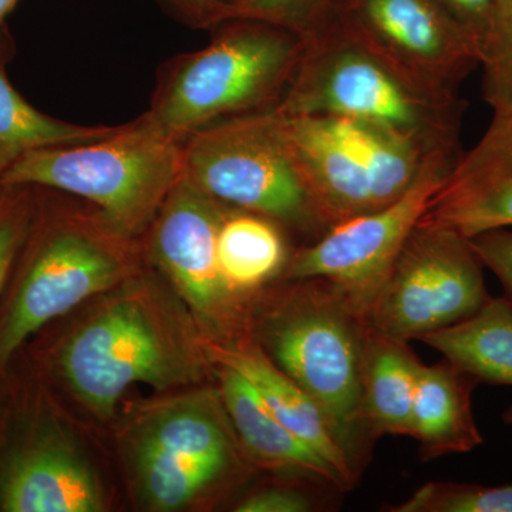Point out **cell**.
<instances>
[{
  "label": "cell",
  "instance_id": "obj_15",
  "mask_svg": "<svg viewBox=\"0 0 512 512\" xmlns=\"http://www.w3.org/2000/svg\"><path fill=\"white\" fill-rule=\"evenodd\" d=\"M0 466V511L99 512L103 494L89 464L62 433L36 424Z\"/></svg>",
  "mask_w": 512,
  "mask_h": 512
},
{
  "label": "cell",
  "instance_id": "obj_6",
  "mask_svg": "<svg viewBox=\"0 0 512 512\" xmlns=\"http://www.w3.org/2000/svg\"><path fill=\"white\" fill-rule=\"evenodd\" d=\"M183 177L229 210L251 212L313 241L330 228L275 109L195 131L183 143Z\"/></svg>",
  "mask_w": 512,
  "mask_h": 512
},
{
  "label": "cell",
  "instance_id": "obj_2",
  "mask_svg": "<svg viewBox=\"0 0 512 512\" xmlns=\"http://www.w3.org/2000/svg\"><path fill=\"white\" fill-rule=\"evenodd\" d=\"M211 32L207 46L161 64L143 114L178 143L217 121L278 107L305 46L302 36L261 20L229 19Z\"/></svg>",
  "mask_w": 512,
  "mask_h": 512
},
{
  "label": "cell",
  "instance_id": "obj_3",
  "mask_svg": "<svg viewBox=\"0 0 512 512\" xmlns=\"http://www.w3.org/2000/svg\"><path fill=\"white\" fill-rule=\"evenodd\" d=\"M35 191V214L16 261L15 285L0 315V372L47 323L119 284L130 261L131 238L97 208L77 214L56 205L50 188Z\"/></svg>",
  "mask_w": 512,
  "mask_h": 512
},
{
  "label": "cell",
  "instance_id": "obj_8",
  "mask_svg": "<svg viewBox=\"0 0 512 512\" xmlns=\"http://www.w3.org/2000/svg\"><path fill=\"white\" fill-rule=\"evenodd\" d=\"M281 117L293 156L330 227L399 200L436 161H457L367 121Z\"/></svg>",
  "mask_w": 512,
  "mask_h": 512
},
{
  "label": "cell",
  "instance_id": "obj_24",
  "mask_svg": "<svg viewBox=\"0 0 512 512\" xmlns=\"http://www.w3.org/2000/svg\"><path fill=\"white\" fill-rule=\"evenodd\" d=\"M484 99L494 111L512 109V0H494L481 46Z\"/></svg>",
  "mask_w": 512,
  "mask_h": 512
},
{
  "label": "cell",
  "instance_id": "obj_1",
  "mask_svg": "<svg viewBox=\"0 0 512 512\" xmlns=\"http://www.w3.org/2000/svg\"><path fill=\"white\" fill-rule=\"evenodd\" d=\"M286 117L367 121L409 138L436 156L460 158L464 101L424 86L336 19L305 39L284 99Z\"/></svg>",
  "mask_w": 512,
  "mask_h": 512
},
{
  "label": "cell",
  "instance_id": "obj_21",
  "mask_svg": "<svg viewBox=\"0 0 512 512\" xmlns=\"http://www.w3.org/2000/svg\"><path fill=\"white\" fill-rule=\"evenodd\" d=\"M15 52V40L5 26L0 30V177L30 151L97 140L114 128L67 123L37 110L10 83L8 66Z\"/></svg>",
  "mask_w": 512,
  "mask_h": 512
},
{
  "label": "cell",
  "instance_id": "obj_20",
  "mask_svg": "<svg viewBox=\"0 0 512 512\" xmlns=\"http://www.w3.org/2000/svg\"><path fill=\"white\" fill-rule=\"evenodd\" d=\"M421 340L478 383L512 386V303L505 296Z\"/></svg>",
  "mask_w": 512,
  "mask_h": 512
},
{
  "label": "cell",
  "instance_id": "obj_23",
  "mask_svg": "<svg viewBox=\"0 0 512 512\" xmlns=\"http://www.w3.org/2000/svg\"><path fill=\"white\" fill-rule=\"evenodd\" d=\"M392 512H512V484L427 483Z\"/></svg>",
  "mask_w": 512,
  "mask_h": 512
},
{
  "label": "cell",
  "instance_id": "obj_10",
  "mask_svg": "<svg viewBox=\"0 0 512 512\" xmlns=\"http://www.w3.org/2000/svg\"><path fill=\"white\" fill-rule=\"evenodd\" d=\"M220 402L208 392L177 397L138 421L130 458L147 508L181 510L235 466L234 440Z\"/></svg>",
  "mask_w": 512,
  "mask_h": 512
},
{
  "label": "cell",
  "instance_id": "obj_17",
  "mask_svg": "<svg viewBox=\"0 0 512 512\" xmlns=\"http://www.w3.org/2000/svg\"><path fill=\"white\" fill-rule=\"evenodd\" d=\"M220 362L237 369L254 386L272 416L353 487L357 476L355 468L336 440L325 413L295 380L282 372L262 350L249 346L225 350Z\"/></svg>",
  "mask_w": 512,
  "mask_h": 512
},
{
  "label": "cell",
  "instance_id": "obj_25",
  "mask_svg": "<svg viewBox=\"0 0 512 512\" xmlns=\"http://www.w3.org/2000/svg\"><path fill=\"white\" fill-rule=\"evenodd\" d=\"M35 205L36 191L32 185L0 187V296L15 271L32 224Z\"/></svg>",
  "mask_w": 512,
  "mask_h": 512
},
{
  "label": "cell",
  "instance_id": "obj_29",
  "mask_svg": "<svg viewBox=\"0 0 512 512\" xmlns=\"http://www.w3.org/2000/svg\"><path fill=\"white\" fill-rule=\"evenodd\" d=\"M313 507L309 495L293 488H266L248 495L235 508L238 512H306Z\"/></svg>",
  "mask_w": 512,
  "mask_h": 512
},
{
  "label": "cell",
  "instance_id": "obj_26",
  "mask_svg": "<svg viewBox=\"0 0 512 512\" xmlns=\"http://www.w3.org/2000/svg\"><path fill=\"white\" fill-rule=\"evenodd\" d=\"M329 0H241L235 18L261 20L308 39L328 28L333 16Z\"/></svg>",
  "mask_w": 512,
  "mask_h": 512
},
{
  "label": "cell",
  "instance_id": "obj_12",
  "mask_svg": "<svg viewBox=\"0 0 512 512\" xmlns=\"http://www.w3.org/2000/svg\"><path fill=\"white\" fill-rule=\"evenodd\" d=\"M339 22L436 92L458 94L480 45L437 0H348Z\"/></svg>",
  "mask_w": 512,
  "mask_h": 512
},
{
  "label": "cell",
  "instance_id": "obj_22",
  "mask_svg": "<svg viewBox=\"0 0 512 512\" xmlns=\"http://www.w3.org/2000/svg\"><path fill=\"white\" fill-rule=\"evenodd\" d=\"M217 258L229 288L247 292L288 264V248L275 222L251 212L228 210L218 231Z\"/></svg>",
  "mask_w": 512,
  "mask_h": 512
},
{
  "label": "cell",
  "instance_id": "obj_33",
  "mask_svg": "<svg viewBox=\"0 0 512 512\" xmlns=\"http://www.w3.org/2000/svg\"><path fill=\"white\" fill-rule=\"evenodd\" d=\"M0 187H2V185H0Z\"/></svg>",
  "mask_w": 512,
  "mask_h": 512
},
{
  "label": "cell",
  "instance_id": "obj_31",
  "mask_svg": "<svg viewBox=\"0 0 512 512\" xmlns=\"http://www.w3.org/2000/svg\"><path fill=\"white\" fill-rule=\"evenodd\" d=\"M19 0H0V30L5 28L6 19L12 10L15 9V6L18 5Z\"/></svg>",
  "mask_w": 512,
  "mask_h": 512
},
{
  "label": "cell",
  "instance_id": "obj_7",
  "mask_svg": "<svg viewBox=\"0 0 512 512\" xmlns=\"http://www.w3.org/2000/svg\"><path fill=\"white\" fill-rule=\"evenodd\" d=\"M198 357L177 323L147 291L114 296L74 330L56 366L80 402L100 419L136 383L170 389L197 379Z\"/></svg>",
  "mask_w": 512,
  "mask_h": 512
},
{
  "label": "cell",
  "instance_id": "obj_9",
  "mask_svg": "<svg viewBox=\"0 0 512 512\" xmlns=\"http://www.w3.org/2000/svg\"><path fill=\"white\" fill-rule=\"evenodd\" d=\"M483 268L470 239L417 225L370 306L366 325L409 343L456 325L491 298Z\"/></svg>",
  "mask_w": 512,
  "mask_h": 512
},
{
  "label": "cell",
  "instance_id": "obj_18",
  "mask_svg": "<svg viewBox=\"0 0 512 512\" xmlns=\"http://www.w3.org/2000/svg\"><path fill=\"white\" fill-rule=\"evenodd\" d=\"M477 384L448 360L421 366L410 436L419 443L421 460L470 453L483 444L471 407Z\"/></svg>",
  "mask_w": 512,
  "mask_h": 512
},
{
  "label": "cell",
  "instance_id": "obj_28",
  "mask_svg": "<svg viewBox=\"0 0 512 512\" xmlns=\"http://www.w3.org/2000/svg\"><path fill=\"white\" fill-rule=\"evenodd\" d=\"M178 22L192 29H212L235 19L241 0H157Z\"/></svg>",
  "mask_w": 512,
  "mask_h": 512
},
{
  "label": "cell",
  "instance_id": "obj_27",
  "mask_svg": "<svg viewBox=\"0 0 512 512\" xmlns=\"http://www.w3.org/2000/svg\"><path fill=\"white\" fill-rule=\"evenodd\" d=\"M484 268L491 269L505 291V298L512 303V228L494 229L470 238Z\"/></svg>",
  "mask_w": 512,
  "mask_h": 512
},
{
  "label": "cell",
  "instance_id": "obj_32",
  "mask_svg": "<svg viewBox=\"0 0 512 512\" xmlns=\"http://www.w3.org/2000/svg\"><path fill=\"white\" fill-rule=\"evenodd\" d=\"M503 419L505 423L512 424V407H510V409H508L507 412L503 414Z\"/></svg>",
  "mask_w": 512,
  "mask_h": 512
},
{
  "label": "cell",
  "instance_id": "obj_11",
  "mask_svg": "<svg viewBox=\"0 0 512 512\" xmlns=\"http://www.w3.org/2000/svg\"><path fill=\"white\" fill-rule=\"evenodd\" d=\"M456 161H436L399 200L332 225L289 259L285 278L320 279L365 320L384 279Z\"/></svg>",
  "mask_w": 512,
  "mask_h": 512
},
{
  "label": "cell",
  "instance_id": "obj_4",
  "mask_svg": "<svg viewBox=\"0 0 512 512\" xmlns=\"http://www.w3.org/2000/svg\"><path fill=\"white\" fill-rule=\"evenodd\" d=\"M183 177V143L141 114L107 136L39 148L20 157L0 185H32L92 204L120 234H144Z\"/></svg>",
  "mask_w": 512,
  "mask_h": 512
},
{
  "label": "cell",
  "instance_id": "obj_14",
  "mask_svg": "<svg viewBox=\"0 0 512 512\" xmlns=\"http://www.w3.org/2000/svg\"><path fill=\"white\" fill-rule=\"evenodd\" d=\"M419 225L468 239L512 228V109L494 111L484 136L454 165Z\"/></svg>",
  "mask_w": 512,
  "mask_h": 512
},
{
  "label": "cell",
  "instance_id": "obj_30",
  "mask_svg": "<svg viewBox=\"0 0 512 512\" xmlns=\"http://www.w3.org/2000/svg\"><path fill=\"white\" fill-rule=\"evenodd\" d=\"M458 25L470 33L483 46L494 0H437Z\"/></svg>",
  "mask_w": 512,
  "mask_h": 512
},
{
  "label": "cell",
  "instance_id": "obj_5",
  "mask_svg": "<svg viewBox=\"0 0 512 512\" xmlns=\"http://www.w3.org/2000/svg\"><path fill=\"white\" fill-rule=\"evenodd\" d=\"M293 282L261 322L264 353L318 403L357 474L369 439L362 417L367 325L326 282Z\"/></svg>",
  "mask_w": 512,
  "mask_h": 512
},
{
  "label": "cell",
  "instance_id": "obj_13",
  "mask_svg": "<svg viewBox=\"0 0 512 512\" xmlns=\"http://www.w3.org/2000/svg\"><path fill=\"white\" fill-rule=\"evenodd\" d=\"M228 210L181 177L148 228L157 264L194 311L217 326H231L241 316L239 293L225 282L217 258L218 231Z\"/></svg>",
  "mask_w": 512,
  "mask_h": 512
},
{
  "label": "cell",
  "instance_id": "obj_16",
  "mask_svg": "<svg viewBox=\"0 0 512 512\" xmlns=\"http://www.w3.org/2000/svg\"><path fill=\"white\" fill-rule=\"evenodd\" d=\"M220 382L221 402L229 423L255 460L272 470L330 485L339 491L350 490L316 451L272 416L254 386L237 369L221 363Z\"/></svg>",
  "mask_w": 512,
  "mask_h": 512
},
{
  "label": "cell",
  "instance_id": "obj_19",
  "mask_svg": "<svg viewBox=\"0 0 512 512\" xmlns=\"http://www.w3.org/2000/svg\"><path fill=\"white\" fill-rule=\"evenodd\" d=\"M421 366L409 342L367 326L362 353V417L369 439L412 436Z\"/></svg>",
  "mask_w": 512,
  "mask_h": 512
}]
</instances>
